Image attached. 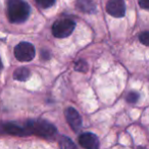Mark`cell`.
Segmentation results:
<instances>
[{
	"instance_id": "16",
	"label": "cell",
	"mask_w": 149,
	"mask_h": 149,
	"mask_svg": "<svg viewBox=\"0 0 149 149\" xmlns=\"http://www.w3.org/2000/svg\"><path fill=\"white\" fill-rule=\"evenodd\" d=\"M139 5L142 7L143 9L149 10V0H138Z\"/></svg>"
},
{
	"instance_id": "11",
	"label": "cell",
	"mask_w": 149,
	"mask_h": 149,
	"mask_svg": "<svg viewBox=\"0 0 149 149\" xmlns=\"http://www.w3.org/2000/svg\"><path fill=\"white\" fill-rule=\"evenodd\" d=\"M59 146L61 148H76V145L74 144V142L70 139L66 138V137H62L60 139Z\"/></svg>"
},
{
	"instance_id": "9",
	"label": "cell",
	"mask_w": 149,
	"mask_h": 149,
	"mask_svg": "<svg viewBox=\"0 0 149 149\" xmlns=\"http://www.w3.org/2000/svg\"><path fill=\"white\" fill-rule=\"evenodd\" d=\"M76 6L80 11L85 13H93L96 10V5L92 0H77Z\"/></svg>"
},
{
	"instance_id": "5",
	"label": "cell",
	"mask_w": 149,
	"mask_h": 149,
	"mask_svg": "<svg viewBox=\"0 0 149 149\" xmlns=\"http://www.w3.org/2000/svg\"><path fill=\"white\" fill-rule=\"evenodd\" d=\"M65 118L74 132H79L82 128V118L80 113L72 107H66L64 110Z\"/></svg>"
},
{
	"instance_id": "3",
	"label": "cell",
	"mask_w": 149,
	"mask_h": 149,
	"mask_svg": "<svg viewBox=\"0 0 149 149\" xmlns=\"http://www.w3.org/2000/svg\"><path fill=\"white\" fill-rule=\"evenodd\" d=\"M76 27V23L72 19H58L52 26V33L56 38H66L72 33Z\"/></svg>"
},
{
	"instance_id": "13",
	"label": "cell",
	"mask_w": 149,
	"mask_h": 149,
	"mask_svg": "<svg viewBox=\"0 0 149 149\" xmlns=\"http://www.w3.org/2000/svg\"><path fill=\"white\" fill-rule=\"evenodd\" d=\"M139 40L142 44L146 46H149V31L143 32L139 35Z\"/></svg>"
},
{
	"instance_id": "17",
	"label": "cell",
	"mask_w": 149,
	"mask_h": 149,
	"mask_svg": "<svg viewBox=\"0 0 149 149\" xmlns=\"http://www.w3.org/2000/svg\"><path fill=\"white\" fill-rule=\"evenodd\" d=\"M2 68V62H1V59H0V70Z\"/></svg>"
},
{
	"instance_id": "15",
	"label": "cell",
	"mask_w": 149,
	"mask_h": 149,
	"mask_svg": "<svg viewBox=\"0 0 149 149\" xmlns=\"http://www.w3.org/2000/svg\"><path fill=\"white\" fill-rule=\"evenodd\" d=\"M87 63H86L84 60H79V61L76 63V70H82V72H84V70H87Z\"/></svg>"
},
{
	"instance_id": "7",
	"label": "cell",
	"mask_w": 149,
	"mask_h": 149,
	"mask_svg": "<svg viewBox=\"0 0 149 149\" xmlns=\"http://www.w3.org/2000/svg\"><path fill=\"white\" fill-rule=\"evenodd\" d=\"M79 143L82 147L87 149H96L99 146V141L93 133H83L79 137Z\"/></svg>"
},
{
	"instance_id": "14",
	"label": "cell",
	"mask_w": 149,
	"mask_h": 149,
	"mask_svg": "<svg viewBox=\"0 0 149 149\" xmlns=\"http://www.w3.org/2000/svg\"><path fill=\"white\" fill-rule=\"evenodd\" d=\"M139 99V94L136 92H130V93L127 95V101L130 102V103H136Z\"/></svg>"
},
{
	"instance_id": "2",
	"label": "cell",
	"mask_w": 149,
	"mask_h": 149,
	"mask_svg": "<svg viewBox=\"0 0 149 149\" xmlns=\"http://www.w3.org/2000/svg\"><path fill=\"white\" fill-rule=\"evenodd\" d=\"M29 134H36L44 138H51L55 135L56 128L46 120H30L26 125Z\"/></svg>"
},
{
	"instance_id": "1",
	"label": "cell",
	"mask_w": 149,
	"mask_h": 149,
	"mask_svg": "<svg viewBox=\"0 0 149 149\" xmlns=\"http://www.w3.org/2000/svg\"><path fill=\"white\" fill-rule=\"evenodd\" d=\"M30 11V5L24 0H7V17L11 23H24L29 17Z\"/></svg>"
},
{
	"instance_id": "12",
	"label": "cell",
	"mask_w": 149,
	"mask_h": 149,
	"mask_svg": "<svg viewBox=\"0 0 149 149\" xmlns=\"http://www.w3.org/2000/svg\"><path fill=\"white\" fill-rule=\"evenodd\" d=\"M35 1L42 8H49L55 3V0H35Z\"/></svg>"
},
{
	"instance_id": "8",
	"label": "cell",
	"mask_w": 149,
	"mask_h": 149,
	"mask_svg": "<svg viewBox=\"0 0 149 149\" xmlns=\"http://www.w3.org/2000/svg\"><path fill=\"white\" fill-rule=\"evenodd\" d=\"M1 131L7 133V134L15 135V136L29 135V132L26 127H21L19 125L15 124V123H5V124L1 125Z\"/></svg>"
},
{
	"instance_id": "4",
	"label": "cell",
	"mask_w": 149,
	"mask_h": 149,
	"mask_svg": "<svg viewBox=\"0 0 149 149\" xmlns=\"http://www.w3.org/2000/svg\"><path fill=\"white\" fill-rule=\"evenodd\" d=\"M35 54V47L29 42H21L15 47V56L19 61H31Z\"/></svg>"
},
{
	"instance_id": "6",
	"label": "cell",
	"mask_w": 149,
	"mask_h": 149,
	"mask_svg": "<svg viewBox=\"0 0 149 149\" xmlns=\"http://www.w3.org/2000/svg\"><path fill=\"white\" fill-rule=\"evenodd\" d=\"M106 11L111 17H123L126 13V4L124 0H108Z\"/></svg>"
},
{
	"instance_id": "10",
	"label": "cell",
	"mask_w": 149,
	"mask_h": 149,
	"mask_svg": "<svg viewBox=\"0 0 149 149\" xmlns=\"http://www.w3.org/2000/svg\"><path fill=\"white\" fill-rule=\"evenodd\" d=\"M30 77V70L27 68H17L13 72V78L17 81H26Z\"/></svg>"
}]
</instances>
